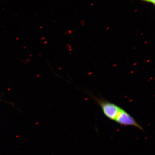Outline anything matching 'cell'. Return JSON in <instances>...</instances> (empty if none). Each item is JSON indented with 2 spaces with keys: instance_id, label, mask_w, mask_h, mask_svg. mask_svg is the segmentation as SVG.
I'll list each match as a JSON object with an SVG mask.
<instances>
[{
  "instance_id": "7a4b0ae2",
  "label": "cell",
  "mask_w": 155,
  "mask_h": 155,
  "mask_svg": "<svg viewBox=\"0 0 155 155\" xmlns=\"http://www.w3.org/2000/svg\"><path fill=\"white\" fill-rule=\"evenodd\" d=\"M114 122L124 126H134L142 131H144V129L141 125L139 124L131 115L122 108L119 111Z\"/></svg>"
},
{
  "instance_id": "6da1fadb",
  "label": "cell",
  "mask_w": 155,
  "mask_h": 155,
  "mask_svg": "<svg viewBox=\"0 0 155 155\" xmlns=\"http://www.w3.org/2000/svg\"><path fill=\"white\" fill-rule=\"evenodd\" d=\"M89 95L96 102L102 110L104 115L111 121H115L121 107L103 98H98L90 94Z\"/></svg>"
},
{
  "instance_id": "3957f363",
  "label": "cell",
  "mask_w": 155,
  "mask_h": 155,
  "mask_svg": "<svg viewBox=\"0 0 155 155\" xmlns=\"http://www.w3.org/2000/svg\"><path fill=\"white\" fill-rule=\"evenodd\" d=\"M142 1H145V2H148L152 3V4H153V5L155 4V0H142Z\"/></svg>"
}]
</instances>
